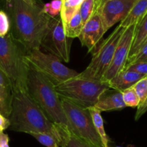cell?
Instances as JSON below:
<instances>
[{"instance_id":"10","label":"cell","mask_w":147,"mask_h":147,"mask_svg":"<svg viewBox=\"0 0 147 147\" xmlns=\"http://www.w3.org/2000/svg\"><path fill=\"white\" fill-rule=\"evenodd\" d=\"M136 25H131L125 29L115 49L112 62L103 75L102 81L108 82L126 65L134 39Z\"/></svg>"},{"instance_id":"34","label":"cell","mask_w":147,"mask_h":147,"mask_svg":"<svg viewBox=\"0 0 147 147\" xmlns=\"http://www.w3.org/2000/svg\"><path fill=\"white\" fill-rule=\"evenodd\" d=\"M98 1H99V3H100V5L101 6L105 2H106V1H107V0H98Z\"/></svg>"},{"instance_id":"22","label":"cell","mask_w":147,"mask_h":147,"mask_svg":"<svg viewBox=\"0 0 147 147\" xmlns=\"http://www.w3.org/2000/svg\"><path fill=\"white\" fill-rule=\"evenodd\" d=\"M100 5L98 0H84L80 8V12L83 23L87 22Z\"/></svg>"},{"instance_id":"8","label":"cell","mask_w":147,"mask_h":147,"mask_svg":"<svg viewBox=\"0 0 147 147\" xmlns=\"http://www.w3.org/2000/svg\"><path fill=\"white\" fill-rule=\"evenodd\" d=\"M125 29V28H123L119 24L100 45L90 64L82 72L78 74L77 77L87 80H102L112 62L115 49Z\"/></svg>"},{"instance_id":"9","label":"cell","mask_w":147,"mask_h":147,"mask_svg":"<svg viewBox=\"0 0 147 147\" xmlns=\"http://www.w3.org/2000/svg\"><path fill=\"white\" fill-rule=\"evenodd\" d=\"M72 39L64 32L61 18H51L40 47L63 61L69 62Z\"/></svg>"},{"instance_id":"33","label":"cell","mask_w":147,"mask_h":147,"mask_svg":"<svg viewBox=\"0 0 147 147\" xmlns=\"http://www.w3.org/2000/svg\"><path fill=\"white\" fill-rule=\"evenodd\" d=\"M12 0H5V2H6L7 5H9V4L11 3ZM25 3L28 4V5H30V6H34V5H37L38 4V2H37L36 0H22Z\"/></svg>"},{"instance_id":"26","label":"cell","mask_w":147,"mask_h":147,"mask_svg":"<svg viewBox=\"0 0 147 147\" xmlns=\"http://www.w3.org/2000/svg\"><path fill=\"white\" fill-rule=\"evenodd\" d=\"M62 7V0H52L49 3L43 5V11L51 18H56L61 12Z\"/></svg>"},{"instance_id":"5","label":"cell","mask_w":147,"mask_h":147,"mask_svg":"<svg viewBox=\"0 0 147 147\" xmlns=\"http://www.w3.org/2000/svg\"><path fill=\"white\" fill-rule=\"evenodd\" d=\"M107 89H110L108 82L80 78L77 76L55 87L59 97L84 108L94 107L101 93Z\"/></svg>"},{"instance_id":"19","label":"cell","mask_w":147,"mask_h":147,"mask_svg":"<svg viewBox=\"0 0 147 147\" xmlns=\"http://www.w3.org/2000/svg\"><path fill=\"white\" fill-rule=\"evenodd\" d=\"M84 0H62V7L60 12L63 28L69 22L72 17L80 10Z\"/></svg>"},{"instance_id":"36","label":"cell","mask_w":147,"mask_h":147,"mask_svg":"<svg viewBox=\"0 0 147 147\" xmlns=\"http://www.w3.org/2000/svg\"><path fill=\"white\" fill-rule=\"evenodd\" d=\"M115 147H122V146H115ZM127 147H134V146H128Z\"/></svg>"},{"instance_id":"14","label":"cell","mask_w":147,"mask_h":147,"mask_svg":"<svg viewBox=\"0 0 147 147\" xmlns=\"http://www.w3.org/2000/svg\"><path fill=\"white\" fill-rule=\"evenodd\" d=\"M13 87L7 76L0 69V113L9 118L12 110Z\"/></svg>"},{"instance_id":"17","label":"cell","mask_w":147,"mask_h":147,"mask_svg":"<svg viewBox=\"0 0 147 147\" xmlns=\"http://www.w3.org/2000/svg\"><path fill=\"white\" fill-rule=\"evenodd\" d=\"M147 38V12L136 25L134 39L130 50L128 59L135 55L144 45Z\"/></svg>"},{"instance_id":"21","label":"cell","mask_w":147,"mask_h":147,"mask_svg":"<svg viewBox=\"0 0 147 147\" xmlns=\"http://www.w3.org/2000/svg\"><path fill=\"white\" fill-rule=\"evenodd\" d=\"M89 109H90V113H91L93 123L95 127L96 131H97L100 138H101L103 147H110L109 146V138L105 131L104 121L101 116V111L94 108V107H90Z\"/></svg>"},{"instance_id":"28","label":"cell","mask_w":147,"mask_h":147,"mask_svg":"<svg viewBox=\"0 0 147 147\" xmlns=\"http://www.w3.org/2000/svg\"><path fill=\"white\" fill-rule=\"evenodd\" d=\"M138 62H147V43L144 45L135 55L128 59L126 64Z\"/></svg>"},{"instance_id":"3","label":"cell","mask_w":147,"mask_h":147,"mask_svg":"<svg viewBox=\"0 0 147 147\" xmlns=\"http://www.w3.org/2000/svg\"><path fill=\"white\" fill-rule=\"evenodd\" d=\"M28 51L10 32L0 36V69L8 77L13 91L26 92L29 66L26 61Z\"/></svg>"},{"instance_id":"15","label":"cell","mask_w":147,"mask_h":147,"mask_svg":"<svg viewBox=\"0 0 147 147\" xmlns=\"http://www.w3.org/2000/svg\"><path fill=\"white\" fill-rule=\"evenodd\" d=\"M144 77L145 76L137 72L123 69L108 82V84L110 88L123 91L124 90L132 87Z\"/></svg>"},{"instance_id":"1","label":"cell","mask_w":147,"mask_h":147,"mask_svg":"<svg viewBox=\"0 0 147 147\" xmlns=\"http://www.w3.org/2000/svg\"><path fill=\"white\" fill-rule=\"evenodd\" d=\"M11 22L10 32L27 51L40 49L51 17L40 4L30 6L22 0H12L7 5Z\"/></svg>"},{"instance_id":"16","label":"cell","mask_w":147,"mask_h":147,"mask_svg":"<svg viewBox=\"0 0 147 147\" xmlns=\"http://www.w3.org/2000/svg\"><path fill=\"white\" fill-rule=\"evenodd\" d=\"M56 124V123H55ZM57 130V140L61 147H94L85 141L71 133L67 127L56 124Z\"/></svg>"},{"instance_id":"6","label":"cell","mask_w":147,"mask_h":147,"mask_svg":"<svg viewBox=\"0 0 147 147\" xmlns=\"http://www.w3.org/2000/svg\"><path fill=\"white\" fill-rule=\"evenodd\" d=\"M60 98L66 115L68 130L92 146L103 147L93 123L90 109L81 107L66 99Z\"/></svg>"},{"instance_id":"25","label":"cell","mask_w":147,"mask_h":147,"mask_svg":"<svg viewBox=\"0 0 147 147\" xmlns=\"http://www.w3.org/2000/svg\"><path fill=\"white\" fill-rule=\"evenodd\" d=\"M132 87L139 98L140 104L138 106H141L144 104L147 98V76L141 79L134 85H133Z\"/></svg>"},{"instance_id":"13","label":"cell","mask_w":147,"mask_h":147,"mask_svg":"<svg viewBox=\"0 0 147 147\" xmlns=\"http://www.w3.org/2000/svg\"><path fill=\"white\" fill-rule=\"evenodd\" d=\"M94 107L101 112L123 110L126 106L123 99L122 91L111 88L105 90L100 95Z\"/></svg>"},{"instance_id":"7","label":"cell","mask_w":147,"mask_h":147,"mask_svg":"<svg viewBox=\"0 0 147 147\" xmlns=\"http://www.w3.org/2000/svg\"><path fill=\"white\" fill-rule=\"evenodd\" d=\"M26 61L30 67L41 74L55 87L77 77L79 74L75 70L64 66L56 56L43 53L40 49H34L28 52Z\"/></svg>"},{"instance_id":"23","label":"cell","mask_w":147,"mask_h":147,"mask_svg":"<svg viewBox=\"0 0 147 147\" xmlns=\"http://www.w3.org/2000/svg\"><path fill=\"white\" fill-rule=\"evenodd\" d=\"M30 135L33 136L37 141L46 147H60L57 138L53 134L46 132H32Z\"/></svg>"},{"instance_id":"11","label":"cell","mask_w":147,"mask_h":147,"mask_svg":"<svg viewBox=\"0 0 147 147\" xmlns=\"http://www.w3.org/2000/svg\"><path fill=\"white\" fill-rule=\"evenodd\" d=\"M138 0H107L100 7L105 32L126 18Z\"/></svg>"},{"instance_id":"12","label":"cell","mask_w":147,"mask_h":147,"mask_svg":"<svg viewBox=\"0 0 147 147\" xmlns=\"http://www.w3.org/2000/svg\"><path fill=\"white\" fill-rule=\"evenodd\" d=\"M105 33L100 7H98L84 25L78 38L82 46H85L88 49V53H91L95 49L97 50V45L102 38Z\"/></svg>"},{"instance_id":"18","label":"cell","mask_w":147,"mask_h":147,"mask_svg":"<svg viewBox=\"0 0 147 147\" xmlns=\"http://www.w3.org/2000/svg\"><path fill=\"white\" fill-rule=\"evenodd\" d=\"M147 12V0H138L130 13L124 20L121 22L123 28H128L137 24Z\"/></svg>"},{"instance_id":"32","label":"cell","mask_w":147,"mask_h":147,"mask_svg":"<svg viewBox=\"0 0 147 147\" xmlns=\"http://www.w3.org/2000/svg\"><path fill=\"white\" fill-rule=\"evenodd\" d=\"M9 136L4 132H0V147H9Z\"/></svg>"},{"instance_id":"35","label":"cell","mask_w":147,"mask_h":147,"mask_svg":"<svg viewBox=\"0 0 147 147\" xmlns=\"http://www.w3.org/2000/svg\"><path fill=\"white\" fill-rule=\"evenodd\" d=\"M146 43H147V38H146V39L145 42H144V45H145V44H146ZM144 45H143V46H144Z\"/></svg>"},{"instance_id":"30","label":"cell","mask_w":147,"mask_h":147,"mask_svg":"<svg viewBox=\"0 0 147 147\" xmlns=\"http://www.w3.org/2000/svg\"><path fill=\"white\" fill-rule=\"evenodd\" d=\"M9 125H10V122L9 118L4 116L0 113V132H4V131L9 128Z\"/></svg>"},{"instance_id":"20","label":"cell","mask_w":147,"mask_h":147,"mask_svg":"<svg viewBox=\"0 0 147 147\" xmlns=\"http://www.w3.org/2000/svg\"><path fill=\"white\" fill-rule=\"evenodd\" d=\"M84 23L82 22L80 10L74 15L69 22L64 27V32L68 38L74 39L78 38L82 30Z\"/></svg>"},{"instance_id":"4","label":"cell","mask_w":147,"mask_h":147,"mask_svg":"<svg viewBox=\"0 0 147 147\" xmlns=\"http://www.w3.org/2000/svg\"><path fill=\"white\" fill-rule=\"evenodd\" d=\"M27 93L51 121L67 125L61 100L55 90V86L41 74L30 66L27 78Z\"/></svg>"},{"instance_id":"24","label":"cell","mask_w":147,"mask_h":147,"mask_svg":"<svg viewBox=\"0 0 147 147\" xmlns=\"http://www.w3.org/2000/svg\"><path fill=\"white\" fill-rule=\"evenodd\" d=\"M123 99L126 107H138L140 104L139 98L132 87L122 91Z\"/></svg>"},{"instance_id":"2","label":"cell","mask_w":147,"mask_h":147,"mask_svg":"<svg viewBox=\"0 0 147 147\" xmlns=\"http://www.w3.org/2000/svg\"><path fill=\"white\" fill-rule=\"evenodd\" d=\"M9 120L11 131L28 134L32 132L50 133L57 138L56 124L50 121L26 92H14Z\"/></svg>"},{"instance_id":"31","label":"cell","mask_w":147,"mask_h":147,"mask_svg":"<svg viewBox=\"0 0 147 147\" xmlns=\"http://www.w3.org/2000/svg\"><path fill=\"white\" fill-rule=\"evenodd\" d=\"M147 111V98L146 100V101L144 102V104L141 105V106H138L137 107V111L135 115V120L136 121H138L144 113Z\"/></svg>"},{"instance_id":"29","label":"cell","mask_w":147,"mask_h":147,"mask_svg":"<svg viewBox=\"0 0 147 147\" xmlns=\"http://www.w3.org/2000/svg\"><path fill=\"white\" fill-rule=\"evenodd\" d=\"M123 69L133 71L144 76H147V62H138L126 64Z\"/></svg>"},{"instance_id":"27","label":"cell","mask_w":147,"mask_h":147,"mask_svg":"<svg viewBox=\"0 0 147 147\" xmlns=\"http://www.w3.org/2000/svg\"><path fill=\"white\" fill-rule=\"evenodd\" d=\"M11 22L6 12L0 10V36L4 37L10 32Z\"/></svg>"}]
</instances>
